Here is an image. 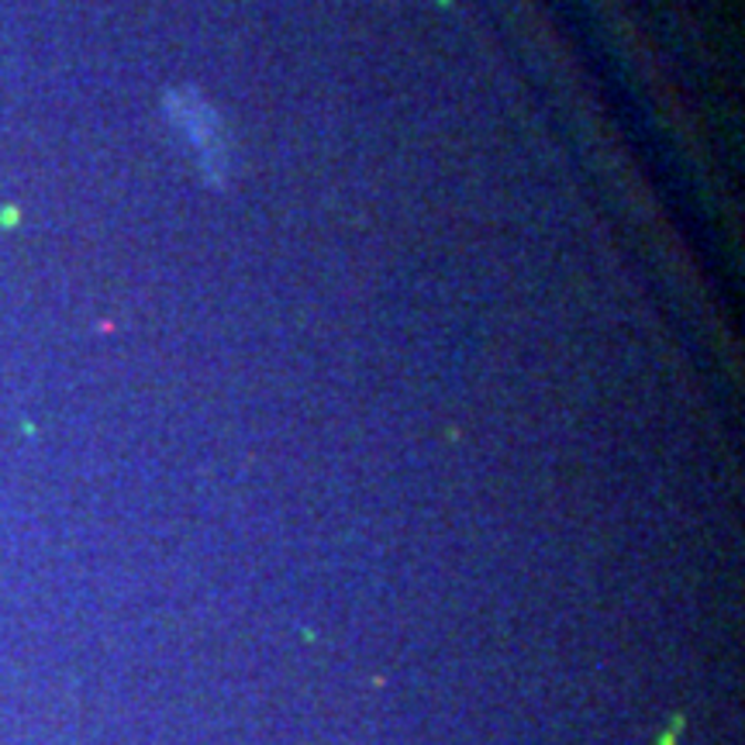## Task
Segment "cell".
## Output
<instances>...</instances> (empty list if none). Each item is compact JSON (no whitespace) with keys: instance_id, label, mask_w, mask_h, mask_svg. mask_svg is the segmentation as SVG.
Wrapping results in <instances>:
<instances>
[{"instance_id":"cell-1","label":"cell","mask_w":745,"mask_h":745,"mask_svg":"<svg viewBox=\"0 0 745 745\" xmlns=\"http://www.w3.org/2000/svg\"><path fill=\"white\" fill-rule=\"evenodd\" d=\"M174 111H177L180 125L187 128L190 141L197 146L200 159H204V169L214 180H221L224 177V146H221L211 107L200 104V97H174Z\"/></svg>"}]
</instances>
